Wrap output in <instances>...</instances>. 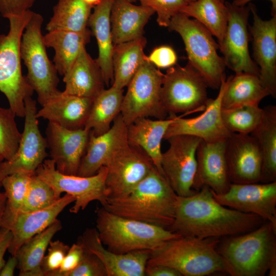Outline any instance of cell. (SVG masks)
I'll use <instances>...</instances> for the list:
<instances>
[{
  "instance_id": "obj_16",
  "label": "cell",
  "mask_w": 276,
  "mask_h": 276,
  "mask_svg": "<svg viewBox=\"0 0 276 276\" xmlns=\"http://www.w3.org/2000/svg\"><path fill=\"white\" fill-rule=\"evenodd\" d=\"M212 192L216 201L222 205L255 214L276 227V181L231 183L224 193L217 194Z\"/></svg>"
},
{
  "instance_id": "obj_21",
  "label": "cell",
  "mask_w": 276,
  "mask_h": 276,
  "mask_svg": "<svg viewBox=\"0 0 276 276\" xmlns=\"http://www.w3.org/2000/svg\"><path fill=\"white\" fill-rule=\"evenodd\" d=\"M225 156L231 183L260 182L262 155L252 135L232 133L226 140Z\"/></svg>"
},
{
  "instance_id": "obj_45",
  "label": "cell",
  "mask_w": 276,
  "mask_h": 276,
  "mask_svg": "<svg viewBox=\"0 0 276 276\" xmlns=\"http://www.w3.org/2000/svg\"><path fill=\"white\" fill-rule=\"evenodd\" d=\"M147 59L157 68H165L175 65L177 57L171 47L161 45L154 48L147 56Z\"/></svg>"
},
{
  "instance_id": "obj_10",
  "label": "cell",
  "mask_w": 276,
  "mask_h": 276,
  "mask_svg": "<svg viewBox=\"0 0 276 276\" xmlns=\"http://www.w3.org/2000/svg\"><path fill=\"white\" fill-rule=\"evenodd\" d=\"M163 76L164 74L147 58L127 86L123 96L120 113L127 126L141 118L168 117L160 98Z\"/></svg>"
},
{
  "instance_id": "obj_50",
  "label": "cell",
  "mask_w": 276,
  "mask_h": 276,
  "mask_svg": "<svg viewBox=\"0 0 276 276\" xmlns=\"http://www.w3.org/2000/svg\"><path fill=\"white\" fill-rule=\"evenodd\" d=\"M17 260L16 256L9 257L0 271V276H13L17 268Z\"/></svg>"
},
{
  "instance_id": "obj_26",
  "label": "cell",
  "mask_w": 276,
  "mask_h": 276,
  "mask_svg": "<svg viewBox=\"0 0 276 276\" xmlns=\"http://www.w3.org/2000/svg\"><path fill=\"white\" fill-rule=\"evenodd\" d=\"M154 13L147 6L135 5L126 0H113L110 12L113 44L143 36L145 25Z\"/></svg>"
},
{
  "instance_id": "obj_30",
  "label": "cell",
  "mask_w": 276,
  "mask_h": 276,
  "mask_svg": "<svg viewBox=\"0 0 276 276\" xmlns=\"http://www.w3.org/2000/svg\"><path fill=\"white\" fill-rule=\"evenodd\" d=\"M91 35L87 28L82 32L52 31L43 36L46 47L55 51L53 62L61 75L63 76L70 70L82 49L89 42Z\"/></svg>"
},
{
  "instance_id": "obj_22",
  "label": "cell",
  "mask_w": 276,
  "mask_h": 276,
  "mask_svg": "<svg viewBox=\"0 0 276 276\" xmlns=\"http://www.w3.org/2000/svg\"><path fill=\"white\" fill-rule=\"evenodd\" d=\"M77 243L96 255L103 264L107 276H144L150 255L149 250L124 254L113 252L104 247L95 228L86 229Z\"/></svg>"
},
{
  "instance_id": "obj_52",
  "label": "cell",
  "mask_w": 276,
  "mask_h": 276,
  "mask_svg": "<svg viewBox=\"0 0 276 276\" xmlns=\"http://www.w3.org/2000/svg\"><path fill=\"white\" fill-rule=\"evenodd\" d=\"M7 203V197L4 192H0V228L1 222Z\"/></svg>"
},
{
  "instance_id": "obj_14",
  "label": "cell",
  "mask_w": 276,
  "mask_h": 276,
  "mask_svg": "<svg viewBox=\"0 0 276 276\" xmlns=\"http://www.w3.org/2000/svg\"><path fill=\"white\" fill-rule=\"evenodd\" d=\"M228 20L222 41L218 44L225 66L235 73L244 72L259 77V68L248 49L249 5L237 6L227 2Z\"/></svg>"
},
{
  "instance_id": "obj_12",
  "label": "cell",
  "mask_w": 276,
  "mask_h": 276,
  "mask_svg": "<svg viewBox=\"0 0 276 276\" xmlns=\"http://www.w3.org/2000/svg\"><path fill=\"white\" fill-rule=\"evenodd\" d=\"M166 140L169 146L162 153L161 160L164 176L178 196L192 195L197 192L193 185L197 170L196 150L202 140L188 135Z\"/></svg>"
},
{
  "instance_id": "obj_44",
  "label": "cell",
  "mask_w": 276,
  "mask_h": 276,
  "mask_svg": "<svg viewBox=\"0 0 276 276\" xmlns=\"http://www.w3.org/2000/svg\"><path fill=\"white\" fill-rule=\"evenodd\" d=\"M68 276H107V274L100 259L91 252L84 249L81 262Z\"/></svg>"
},
{
  "instance_id": "obj_37",
  "label": "cell",
  "mask_w": 276,
  "mask_h": 276,
  "mask_svg": "<svg viewBox=\"0 0 276 276\" xmlns=\"http://www.w3.org/2000/svg\"><path fill=\"white\" fill-rule=\"evenodd\" d=\"M92 8L83 0H58L46 30L83 31L87 29Z\"/></svg>"
},
{
  "instance_id": "obj_51",
  "label": "cell",
  "mask_w": 276,
  "mask_h": 276,
  "mask_svg": "<svg viewBox=\"0 0 276 276\" xmlns=\"http://www.w3.org/2000/svg\"><path fill=\"white\" fill-rule=\"evenodd\" d=\"M253 0H234L232 4L237 6H244ZM271 2L272 16L276 15V0H268Z\"/></svg>"
},
{
  "instance_id": "obj_53",
  "label": "cell",
  "mask_w": 276,
  "mask_h": 276,
  "mask_svg": "<svg viewBox=\"0 0 276 276\" xmlns=\"http://www.w3.org/2000/svg\"><path fill=\"white\" fill-rule=\"evenodd\" d=\"M84 2H85L86 3L91 6L92 7H94L96 5H98L101 0H83Z\"/></svg>"
},
{
  "instance_id": "obj_13",
  "label": "cell",
  "mask_w": 276,
  "mask_h": 276,
  "mask_svg": "<svg viewBox=\"0 0 276 276\" xmlns=\"http://www.w3.org/2000/svg\"><path fill=\"white\" fill-rule=\"evenodd\" d=\"M105 166L108 198L127 195L155 167L143 150L128 144L113 154Z\"/></svg>"
},
{
  "instance_id": "obj_55",
  "label": "cell",
  "mask_w": 276,
  "mask_h": 276,
  "mask_svg": "<svg viewBox=\"0 0 276 276\" xmlns=\"http://www.w3.org/2000/svg\"><path fill=\"white\" fill-rule=\"evenodd\" d=\"M188 3L193 2L195 0H186Z\"/></svg>"
},
{
  "instance_id": "obj_24",
  "label": "cell",
  "mask_w": 276,
  "mask_h": 276,
  "mask_svg": "<svg viewBox=\"0 0 276 276\" xmlns=\"http://www.w3.org/2000/svg\"><path fill=\"white\" fill-rule=\"evenodd\" d=\"M127 126L121 113L114 119L110 129L99 135L90 131L85 152L81 159L77 175L90 176L116 152L128 144Z\"/></svg>"
},
{
  "instance_id": "obj_20",
  "label": "cell",
  "mask_w": 276,
  "mask_h": 276,
  "mask_svg": "<svg viewBox=\"0 0 276 276\" xmlns=\"http://www.w3.org/2000/svg\"><path fill=\"white\" fill-rule=\"evenodd\" d=\"M90 131L85 128L69 129L48 122L45 139L51 158L54 161L57 170L66 175H77Z\"/></svg>"
},
{
  "instance_id": "obj_28",
  "label": "cell",
  "mask_w": 276,
  "mask_h": 276,
  "mask_svg": "<svg viewBox=\"0 0 276 276\" xmlns=\"http://www.w3.org/2000/svg\"><path fill=\"white\" fill-rule=\"evenodd\" d=\"M172 120L173 118L171 116L165 119L157 120L141 118L127 126L128 144L143 150L163 176L161 143Z\"/></svg>"
},
{
  "instance_id": "obj_54",
  "label": "cell",
  "mask_w": 276,
  "mask_h": 276,
  "mask_svg": "<svg viewBox=\"0 0 276 276\" xmlns=\"http://www.w3.org/2000/svg\"><path fill=\"white\" fill-rule=\"evenodd\" d=\"M4 160V158L0 155V192H1V189L2 188V179L1 178V165L2 163Z\"/></svg>"
},
{
  "instance_id": "obj_32",
  "label": "cell",
  "mask_w": 276,
  "mask_h": 276,
  "mask_svg": "<svg viewBox=\"0 0 276 276\" xmlns=\"http://www.w3.org/2000/svg\"><path fill=\"white\" fill-rule=\"evenodd\" d=\"M269 96L261 84L259 77L250 73H235L225 80V87L222 96V108H232L243 106H259L260 102Z\"/></svg>"
},
{
  "instance_id": "obj_2",
  "label": "cell",
  "mask_w": 276,
  "mask_h": 276,
  "mask_svg": "<svg viewBox=\"0 0 276 276\" xmlns=\"http://www.w3.org/2000/svg\"><path fill=\"white\" fill-rule=\"evenodd\" d=\"M178 195L154 167L128 194L107 198L101 205L118 216L168 229L172 224Z\"/></svg>"
},
{
  "instance_id": "obj_15",
  "label": "cell",
  "mask_w": 276,
  "mask_h": 276,
  "mask_svg": "<svg viewBox=\"0 0 276 276\" xmlns=\"http://www.w3.org/2000/svg\"><path fill=\"white\" fill-rule=\"evenodd\" d=\"M25 106L24 129L18 148L10 160L2 163V179L8 175L20 171L35 172L48 156L46 151L47 141L38 126L36 102L31 97H28L25 99Z\"/></svg>"
},
{
  "instance_id": "obj_11",
  "label": "cell",
  "mask_w": 276,
  "mask_h": 276,
  "mask_svg": "<svg viewBox=\"0 0 276 276\" xmlns=\"http://www.w3.org/2000/svg\"><path fill=\"white\" fill-rule=\"evenodd\" d=\"M107 172V167L104 166L90 176L66 175L56 170L55 162L51 158L45 159L35 173L52 187L58 198L63 192L74 196V204L70 212L77 214L93 201H99L101 205L105 203L108 198L105 186Z\"/></svg>"
},
{
  "instance_id": "obj_7",
  "label": "cell",
  "mask_w": 276,
  "mask_h": 276,
  "mask_svg": "<svg viewBox=\"0 0 276 276\" xmlns=\"http://www.w3.org/2000/svg\"><path fill=\"white\" fill-rule=\"evenodd\" d=\"M168 29L181 36L188 63L204 78L208 87L219 89L225 79V64L217 52L219 44L200 22L178 13L171 19Z\"/></svg>"
},
{
  "instance_id": "obj_48",
  "label": "cell",
  "mask_w": 276,
  "mask_h": 276,
  "mask_svg": "<svg viewBox=\"0 0 276 276\" xmlns=\"http://www.w3.org/2000/svg\"><path fill=\"white\" fill-rule=\"evenodd\" d=\"M145 274L147 276H182L176 270L162 265H147Z\"/></svg>"
},
{
  "instance_id": "obj_43",
  "label": "cell",
  "mask_w": 276,
  "mask_h": 276,
  "mask_svg": "<svg viewBox=\"0 0 276 276\" xmlns=\"http://www.w3.org/2000/svg\"><path fill=\"white\" fill-rule=\"evenodd\" d=\"M70 247L59 240L51 241L47 255L43 257L41 265L44 276L54 275L59 269Z\"/></svg>"
},
{
  "instance_id": "obj_25",
  "label": "cell",
  "mask_w": 276,
  "mask_h": 276,
  "mask_svg": "<svg viewBox=\"0 0 276 276\" xmlns=\"http://www.w3.org/2000/svg\"><path fill=\"white\" fill-rule=\"evenodd\" d=\"M94 98L82 97L60 91L37 111L43 118L69 129L84 127Z\"/></svg>"
},
{
  "instance_id": "obj_46",
  "label": "cell",
  "mask_w": 276,
  "mask_h": 276,
  "mask_svg": "<svg viewBox=\"0 0 276 276\" xmlns=\"http://www.w3.org/2000/svg\"><path fill=\"white\" fill-rule=\"evenodd\" d=\"M84 254V249L79 244H73L70 247L59 269L53 276H68L79 264Z\"/></svg>"
},
{
  "instance_id": "obj_47",
  "label": "cell",
  "mask_w": 276,
  "mask_h": 276,
  "mask_svg": "<svg viewBox=\"0 0 276 276\" xmlns=\"http://www.w3.org/2000/svg\"><path fill=\"white\" fill-rule=\"evenodd\" d=\"M37 0H0V14L5 18L18 15L29 10Z\"/></svg>"
},
{
  "instance_id": "obj_39",
  "label": "cell",
  "mask_w": 276,
  "mask_h": 276,
  "mask_svg": "<svg viewBox=\"0 0 276 276\" xmlns=\"http://www.w3.org/2000/svg\"><path fill=\"white\" fill-rule=\"evenodd\" d=\"M15 116L10 108L0 107V155L4 160H10L14 156L21 139Z\"/></svg>"
},
{
  "instance_id": "obj_56",
  "label": "cell",
  "mask_w": 276,
  "mask_h": 276,
  "mask_svg": "<svg viewBox=\"0 0 276 276\" xmlns=\"http://www.w3.org/2000/svg\"><path fill=\"white\" fill-rule=\"evenodd\" d=\"M126 1H129L130 2H131V3H132V2H135V1H136L137 0H126Z\"/></svg>"
},
{
  "instance_id": "obj_49",
  "label": "cell",
  "mask_w": 276,
  "mask_h": 276,
  "mask_svg": "<svg viewBox=\"0 0 276 276\" xmlns=\"http://www.w3.org/2000/svg\"><path fill=\"white\" fill-rule=\"evenodd\" d=\"M12 239V234L8 229L0 228V271L6 261L4 256L9 247Z\"/></svg>"
},
{
  "instance_id": "obj_33",
  "label": "cell",
  "mask_w": 276,
  "mask_h": 276,
  "mask_svg": "<svg viewBox=\"0 0 276 276\" xmlns=\"http://www.w3.org/2000/svg\"><path fill=\"white\" fill-rule=\"evenodd\" d=\"M261 122L250 134L256 140L262 155V165L260 182L276 181V106L263 108Z\"/></svg>"
},
{
  "instance_id": "obj_4",
  "label": "cell",
  "mask_w": 276,
  "mask_h": 276,
  "mask_svg": "<svg viewBox=\"0 0 276 276\" xmlns=\"http://www.w3.org/2000/svg\"><path fill=\"white\" fill-rule=\"evenodd\" d=\"M218 238L180 236L164 241L150 251L147 265L171 267L182 276H204L225 272L217 251Z\"/></svg>"
},
{
  "instance_id": "obj_34",
  "label": "cell",
  "mask_w": 276,
  "mask_h": 276,
  "mask_svg": "<svg viewBox=\"0 0 276 276\" xmlns=\"http://www.w3.org/2000/svg\"><path fill=\"white\" fill-rule=\"evenodd\" d=\"M62 227L61 221L56 219L19 248L15 256L19 276H44L41 268L42 259L53 237Z\"/></svg>"
},
{
  "instance_id": "obj_40",
  "label": "cell",
  "mask_w": 276,
  "mask_h": 276,
  "mask_svg": "<svg viewBox=\"0 0 276 276\" xmlns=\"http://www.w3.org/2000/svg\"><path fill=\"white\" fill-rule=\"evenodd\" d=\"M59 198L52 187L34 172L31 175L24 202L19 211L30 212L43 209L54 203Z\"/></svg>"
},
{
  "instance_id": "obj_36",
  "label": "cell",
  "mask_w": 276,
  "mask_h": 276,
  "mask_svg": "<svg viewBox=\"0 0 276 276\" xmlns=\"http://www.w3.org/2000/svg\"><path fill=\"white\" fill-rule=\"evenodd\" d=\"M180 13L200 22L218 40H222L228 20V9L220 0H195L188 3Z\"/></svg>"
},
{
  "instance_id": "obj_18",
  "label": "cell",
  "mask_w": 276,
  "mask_h": 276,
  "mask_svg": "<svg viewBox=\"0 0 276 276\" xmlns=\"http://www.w3.org/2000/svg\"><path fill=\"white\" fill-rule=\"evenodd\" d=\"M225 80H222L216 98L210 99L201 114L192 118L169 116L172 117L173 120L164 139L179 135L194 136L205 142L212 143L227 139L232 133L224 126L221 117V102L225 87Z\"/></svg>"
},
{
  "instance_id": "obj_6",
  "label": "cell",
  "mask_w": 276,
  "mask_h": 276,
  "mask_svg": "<svg viewBox=\"0 0 276 276\" xmlns=\"http://www.w3.org/2000/svg\"><path fill=\"white\" fill-rule=\"evenodd\" d=\"M33 11L28 10L8 18L9 30L0 35V91L10 107L20 118L25 116V99L34 92L21 73L20 44L24 29Z\"/></svg>"
},
{
  "instance_id": "obj_8",
  "label": "cell",
  "mask_w": 276,
  "mask_h": 276,
  "mask_svg": "<svg viewBox=\"0 0 276 276\" xmlns=\"http://www.w3.org/2000/svg\"><path fill=\"white\" fill-rule=\"evenodd\" d=\"M43 18L33 12L22 35L20 53L27 67V79L37 95V100L42 106L61 91L58 71L49 59L41 33Z\"/></svg>"
},
{
  "instance_id": "obj_57",
  "label": "cell",
  "mask_w": 276,
  "mask_h": 276,
  "mask_svg": "<svg viewBox=\"0 0 276 276\" xmlns=\"http://www.w3.org/2000/svg\"><path fill=\"white\" fill-rule=\"evenodd\" d=\"M223 3H225V0H220Z\"/></svg>"
},
{
  "instance_id": "obj_35",
  "label": "cell",
  "mask_w": 276,
  "mask_h": 276,
  "mask_svg": "<svg viewBox=\"0 0 276 276\" xmlns=\"http://www.w3.org/2000/svg\"><path fill=\"white\" fill-rule=\"evenodd\" d=\"M123 91V89L111 86L104 89L94 98L84 128L90 130L95 135L107 131L121 113Z\"/></svg>"
},
{
  "instance_id": "obj_42",
  "label": "cell",
  "mask_w": 276,
  "mask_h": 276,
  "mask_svg": "<svg viewBox=\"0 0 276 276\" xmlns=\"http://www.w3.org/2000/svg\"><path fill=\"white\" fill-rule=\"evenodd\" d=\"M142 5L152 9L157 14L159 26L168 27L171 18L180 13L188 2L186 0H137Z\"/></svg>"
},
{
  "instance_id": "obj_27",
  "label": "cell",
  "mask_w": 276,
  "mask_h": 276,
  "mask_svg": "<svg viewBox=\"0 0 276 276\" xmlns=\"http://www.w3.org/2000/svg\"><path fill=\"white\" fill-rule=\"evenodd\" d=\"M64 94L94 98L104 89L105 82L98 63L83 48L70 70L63 76Z\"/></svg>"
},
{
  "instance_id": "obj_41",
  "label": "cell",
  "mask_w": 276,
  "mask_h": 276,
  "mask_svg": "<svg viewBox=\"0 0 276 276\" xmlns=\"http://www.w3.org/2000/svg\"><path fill=\"white\" fill-rule=\"evenodd\" d=\"M34 172L20 171L3 178L2 183L7 197V208L15 211L21 209Z\"/></svg>"
},
{
  "instance_id": "obj_17",
  "label": "cell",
  "mask_w": 276,
  "mask_h": 276,
  "mask_svg": "<svg viewBox=\"0 0 276 276\" xmlns=\"http://www.w3.org/2000/svg\"><path fill=\"white\" fill-rule=\"evenodd\" d=\"M75 200L74 196L66 193L51 205L36 211H15L6 207L1 227L8 229L12 234L8 252L11 255L15 256L25 242L50 226L60 213Z\"/></svg>"
},
{
  "instance_id": "obj_1",
  "label": "cell",
  "mask_w": 276,
  "mask_h": 276,
  "mask_svg": "<svg viewBox=\"0 0 276 276\" xmlns=\"http://www.w3.org/2000/svg\"><path fill=\"white\" fill-rule=\"evenodd\" d=\"M264 221L255 214L222 205L204 186L192 195L178 196L174 221L168 229L181 236L219 238L247 233Z\"/></svg>"
},
{
  "instance_id": "obj_29",
  "label": "cell",
  "mask_w": 276,
  "mask_h": 276,
  "mask_svg": "<svg viewBox=\"0 0 276 276\" xmlns=\"http://www.w3.org/2000/svg\"><path fill=\"white\" fill-rule=\"evenodd\" d=\"M113 2V0H101L94 7L88 21V26L96 39L98 47V57L96 60L101 69L105 84L107 86L113 78L112 55L114 44L110 24Z\"/></svg>"
},
{
  "instance_id": "obj_3",
  "label": "cell",
  "mask_w": 276,
  "mask_h": 276,
  "mask_svg": "<svg viewBox=\"0 0 276 276\" xmlns=\"http://www.w3.org/2000/svg\"><path fill=\"white\" fill-rule=\"evenodd\" d=\"M217 245L225 272L232 276H263L276 262V227L268 221L247 233L228 236Z\"/></svg>"
},
{
  "instance_id": "obj_38",
  "label": "cell",
  "mask_w": 276,
  "mask_h": 276,
  "mask_svg": "<svg viewBox=\"0 0 276 276\" xmlns=\"http://www.w3.org/2000/svg\"><path fill=\"white\" fill-rule=\"evenodd\" d=\"M263 109L259 106H243L221 109V117L231 133L251 134L261 121Z\"/></svg>"
},
{
  "instance_id": "obj_19",
  "label": "cell",
  "mask_w": 276,
  "mask_h": 276,
  "mask_svg": "<svg viewBox=\"0 0 276 276\" xmlns=\"http://www.w3.org/2000/svg\"><path fill=\"white\" fill-rule=\"evenodd\" d=\"M253 22L249 29L252 38L254 61L259 68V79L269 95L276 97V15L263 19L255 6L249 3Z\"/></svg>"
},
{
  "instance_id": "obj_9",
  "label": "cell",
  "mask_w": 276,
  "mask_h": 276,
  "mask_svg": "<svg viewBox=\"0 0 276 276\" xmlns=\"http://www.w3.org/2000/svg\"><path fill=\"white\" fill-rule=\"evenodd\" d=\"M208 87L202 76L189 63L168 68L164 74L160 93L168 116L203 111L210 100Z\"/></svg>"
},
{
  "instance_id": "obj_31",
  "label": "cell",
  "mask_w": 276,
  "mask_h": 276,
  "mask_svg": "<svg viewBox=\"0 0 276 276\" xmlns=\"http://www.w3.org/2000/svg\"><path fill=\"white\" fill-rule=\"evenodd\" d=\"M146 44V38L143 36L113 45L112 55L113 78L112 86L124 89L128 85L147 58L144 52Z\"/></svg>"
},
{
  "instance_id": "obj_5",
  "label": "cell",
  "mask_w": 276,
  "mask_h": 276,
  "mask_svg": "<svg viewBox=\"0 0 276 276\" xmlns=\"http://www.w3.org/2000/svg\"><path fill=\"white\" fill-rule=\"evenodd\" d=\"M96 213V229L102 243L116 254L152 250L164 241L181 236L159 226L118 216L102 206Z\"/></svg>"
},
{
  "instance_id": "obj_23",
  "label": "cell",
  "mask_w": 276,
  "mask_h": 276,
  "mask_svg": "<svg viewBox=\"0 0 276 276\" xmlns=\"http://www.w3.org/2000/svg\"><path fill=\"white\" fill-rule=\"evenodd\" d=\"M226 140L216 142L201 140L196 150L197 170L193 189L209 188L219 194L228 191L230 181L225 156Z\"/></svg>"
}]
</instances>
